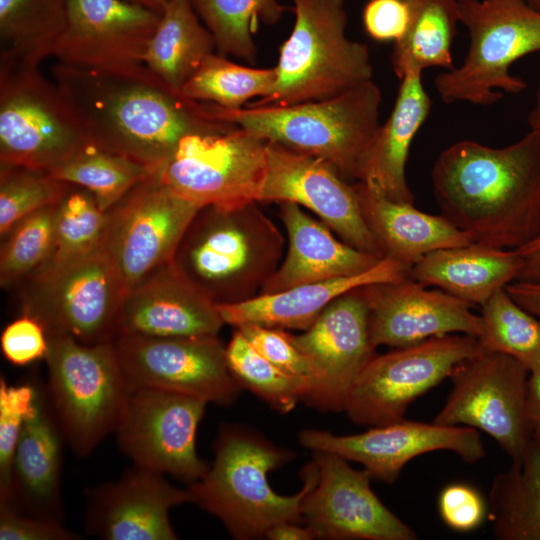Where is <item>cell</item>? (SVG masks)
I'll use <instances>...</instances> for the list:
<instances>
[{
    "label": "cell",
    "instance_id": "obj_1",
    "mask_svg": "<svg viewBox=\"0 0 540 540\" xmlns=\"http://www.w3.org/2000/svg\"><path fill=\"white\" fill-rule=\"evenodd\" d=\"M51 74L90 142L155 169L185 136L236 127L206 118L201 102L171 88L145 65L94 71L56 62Z\"/></svg>",
    "mask_w": 540,
    "mask_h": 540
},
{
    "label": "cell",
    "instance_id": "obj_2",
    "mask_svg": "<svg viewBox=\"0 0 540 540\" xmlns=\"http://www.w3.org/2000/svg\"><path fill=\"white\" fill-rule=\"evenodd\" d=\"M431 182L441 214L475 243L516 250L540 233V135L531 130L505 147L450 145Z\"/></svg>",
    "mask_w": 540,
    "mask_h": 540
},
{
    "label": "cell",
    "instance_id": "obj_3",
    "mask_svg": "<svg viewBox=\"0 0 540 540\" xmlns=\"http://www.w3.org/2000/svg\"><path fill=\"white\" fill-rule=\"evenodd\" d=\"M381 91L372 81L337 96L286 106L229 109L201 102L212 121L239 127L266 142L320 158L344 179L360 180L368 151L381 126Z\"/></svg>",
    "mask_w": 540,
    "mask_h": 540
},
{
    "label": "cell",
    "instance_id": "obj_4",
    "mask_svg": "<svg viewBox=\"0 0 540 540\" xmlns=\"http://www.w3.org/2000/svg\"><path fill=\"white\" fill-rule=\"evenodd\" d=\"M284 237L258 202L201 207L183 234L171 264L216 304L260 293L278 268Z\"/></svg>",
    "mask_w": 540,
    "mask_h": 540
},
{
    "label": "cell",
    "instance_id": "obj_5",
    "mask_svg": "<svg viewBox=\"0 0 540 540\" xmlns=\"http://www.w3.org/2000/svg\"><path fill=\"white\" fill-rule=\"evenodd\" d=\"M215 458L205 474L189 484L192 503L218 518L236 539L265 537L278 523H301V503L309 482L295 494L276 493L268 474L289 462L294 452L275 446L258 433L223 426L214 443Z\"/></svg>",
    "mask_w": 540,
    "mask_h": 540
},
{
    "label": "cell",
    "instance_id": "obj_6",
    "mask_svg": "<svg viewBox=\"0 0 540 540\" xmlns=\"http://www.w3.org/2000/svg\"><path fill=\"white\" fill-rule=\"evenodd\" d=\"M295 22L280 47L277 79L250 106L328 99L372 80L368 47L346 36L345 0H292Z\"/></svg>",
    "mask_w": 540,
    "mask_h": 540
},
{
    "label": "cell",
    "instance_id": "obj_7",
    "mask_svg": "<svg viewBox=\"0 0 540 540\" xmlns=\"http://www.w3.org/2000/svg\"><path fill=\"white\" fill-rule=\"evenodd\" d=\"M469 35L462 64L438 74L434 86L446 104L491 105L526 82L510 73L522 57L540 51V11L526 0H458Z\"/></svg>",
    "mask_w": 540,
    "mask_h": 540
},
{
    "label": "cell",
    "instance_id": "obj_8",
    "mask_svg": "<svg viewBox=\"0 0 540 540\" xmlns=\"http://www.w3.org/2000/svg\"><path fill=\"white\" fill-rule=\"evenodd\" d=\"M48 340L47 400L65 443L86 457L115 431L131 389L113 340L92 345L66 336Z\"/></svg>",
    "mask_w": 540,
    "mask_h": 540
},
{
    "label": "cell",
    "instance_id": "obj_9",
    "mask_svg": "<svg viewBox=\"0 0 540 540\" xmlns=\"http://www.w3.org/2000/svg\"><path fill=\"white\" fill-rule=\"evenodd\" d=\"M88 142L72 107L39 67L0 70V166L51 173Z\"/></svg>",
    "mask_w": 540,
    "mask_h": 540
},
{
    "label": "cell",
    "instance_id": "obj_10",
    "mask_svg": "<svg viewBox=\"0 0 540 540\" xmlns=\"http://www.w3.org/2000/svg\"><path fill=\"white\" fill-rule=\"evenodd\" d=\"M21 313L32 316L48 337H71L83 344L110 342L117 333L125 290L104 250L45 270L21 284Z\"/></svg>",
    "mask_w": 540,
    "mask_h": 540
},
{
    "label": "cell",
    "instance_id": "obj_11",
    "mask_svg": "<svg viewBox=\"0 0 540 540\" xmlns=\"http://www.w3.org/2000/svg\"><path fill=\"white\" fill-rule=\"evenodd\" d=\"M481 351L477 337L449 334L376 353L358 375L344 411L358 425L402 421L412 402Z\"/></svg>",
    "mask_w": 540,
    "mask_h": 540
},
{
    "label": "cell",
    "instance_id": "obj_12",
    "mask_svg": "<svg viewBox=\"0 0 540 540\" xmlns=\"http://www.w3.org/2000/svg\"><path fill=\"white\" fill-rule=\"evenodd\" d=\"M200 208L171 190L157 170L106 211L101 248L114 264L125 292L171 264Z\"/></svg>",
    "mask_w": 540,
    "mask_h": 540
},
{
    "label": "cell",
    "instance_id": "obj_13",
    "mask_svg": "<svg viewBox=\"0 0 540 540\" xmlns=\"http://www.w3.org/2000/svg\"><path fill=\"white\" fill-rule=\"evenodd\" d=\"M266 147V141L239 127L190 134L180 140L158 173L171 190L200 207L258 202Z\"/></svg>",
    "mask_w": 540,
    "mask_h": 540
},
{
    "label": "cell",
    "instance_id": "obj_14",
    "mask_svg": "<svg viewBox=\"0 0 540 540\" xmlns=\"http://www.w3.org/2000/svg\"><path fill=\"white\" fill-rule=\"evenodd\" d=\"M529 370L511 356L481 351L451 374L452 389L433 422L491 436L511 461L532 441L526 407Z\"/></svg>",
    "mask_w": 540,
    "mask_h": 540
},
{
    "label": "cell",
    "instance_id": "obj_15",
    "mask_svg": "<svg viewBox=\"0 0 540 540\" xmlns=\"http://www.w3.org/2000/svg\"><path fill=\"white\" fill-rule=\"evenodd\" d=\"M113 346L131 390H163L219 405H230L241 391L218 336L118 334Z\"/></svg>",
    "mask_w": 540,
    "mask_h": 540
},
{
    "label": "cell",
    "instance_id": "obj_16",
    "mask_svg": "<svg viewBox=\"0 0 540 540\" xmlns=\"http://www.w3.org/2000/svg\"><path fill=\"white\" fill-rule=\"evenodd\" d=\"M308 490L301 503V523L318 539L415 540L416 532L373 492L372 475L333 453L314 452L302 469Z\"/></svg>",
    "mask_w": 540,
    "mask_h": 540
},
{
    "label": "cell",
    "instance_id": "obj_17",
    "mask_svg": "<svg viewBox=\"0 0 540 540\" xmlns=\"http://www.w3.org/2000/svg\"><path fill=\"white\" fill-rule=\"evenodd\" d=\"M206 405L183 394L131 390L114 431L118 446L135 466L191 484L209 468L196 450Z\"/></svg>",
    "mask_w": 540,
    "mask_h": 540
},
{
    "label": "cell",
    "instance_id": "obj_18",
    "mask_svg": "<svg viewBox=\"0 0 540 540\" xmlns=\"http://www.w3.org/2000/svg\"><path fill=\"white\" fill-rule=\"evenodd\" d=\"M299 442L314 452L358 462L373 478L386 483H394L409 461L429 452L450 451L468 464L486 454L480 432L474 428L406 419L353 435L307 429L299 433Z\"/></svg>",
    "mask_w": 540,
    "mask_h": 540
},
{
    "label": "cell",
    "instance_id": "obj_19",
    "mask_svg": "<svg viewBox=\"0 0 540 540\" xmlns=\"http://www.w3.org/2000/svg\"><path fill=\"white\" fill-rule=\"evenodd\" d=\"M161 14L127 0H69L51 57L94 71L144 65Z\"/></svg>",
    "mask_w": 540,
    "mask_h": 540
},
{
    "label": "cell",
    "instance_id": "obj_20",
    "mask_svg": "<svg viewBox=\"0 0 540 540\" xmlns=\"http://www.w3.org/2000/svg\"><path fill=\"white\" fill-rule=\"evenodd\" d=\"M291 337L315 371V384L303 402L322 411H344L358 375L376 354L363 287L336 298L307 330Z\"/></svg>",
    "mask_w": 540,
    "mask_h": 540
},
{
    "label": "cell",
    "instance_id": "obj_21",
    "mask_svg": "<svg viewBox=\"0 0 540 540\" xmlns=\"http://www.w3.org/2000/svg\"><path fill=\"white\" fill-rule=\"evenodd\" d=\"M267 164L259 203L290 202L316 214L339 238L381 257L362 216L355 184L324 160L267 142Z\"/></svg>",
    "mask_w": 540,
    "mask_h": 540
},
{
    "label": "cell",
    "instance_id": "obj_22",
    "mask_svg": "<svg viewBox=\"0 0 540 540\" xmlns=\"http://www.w3.org/2000/svg\"><path fill=\"white\" fill-rule=\"evenodd\" d=\"M369 306L372 345H413L449 334L479 337L481 316L469 303L406 277L363 287Z\"/></svg>",
    "mask_w": 540,
    "mask_h": 540
},
{
    "label": "cell",
    "instance_id": "obj_23",
    "mask_svg": "<svg viewBox=\"0 0 540 540\" xmlns=\"http://www.w3.org/2000/svg\"><path fill=\"white\" fill-rule=\"evenodd\" d=\"M183 503H192L188 489L134 465L119 479L88 490L85 529L105 540H175L169 511Z\"/></svg>",
    "mask_w": 540,
    "mask_h": 540
},
{
    "label": "cell",
    "instance_id": "obj_24",
    "mask_svg": "<svg viewBox=\"0 0 540 540\" xmlns=\"http://www.w3.org/2000/svg\"><path fill=\"white\" fill-rule=\"evenodd\" d=\"M224 325L216 303L169 264L125 292L116 335L218 336Z\"/></svg>",
    "mask_w": 540,
    "mask_h": 540
},
{
    "label": "cell",
    "instance_id": "obj_25",
    "mask_svg": "<svg viewBox=\"0 0 540 540\" xmlns=\"http://www.w3.org/2000/svg\"><path fill=\"white\" fill-rule=\"evenodd\" d=\"M65 440L45 388L37 392L15 449L9 494L0 506L37 518L62 522V452Z\"/></svg>",
    "mask_w": 540,
    "mask_h": 540
},
{
    "label": "cell",
    "instance_id": "obj_26",
    "mask_svg": "<svg viewBox=\"0 0 540 540\" xmlns=\"http://www.w3.org/2000/svg\"><path fill=\"white\" fill-rule=\"evenodd\" d=\"M279 205L288 248L286 256L259 294L359 274L382 259L337 239L327 225L308 215L301 206L290 202Z\"/></svg>",
    "mask_w": 540,
    "mask_h": 540
},
{
    "label": "cell",
    "instance_id": "obj_27",
    "mask_svg": "<svg viewBox=\"0 0 540 540\" xmlns=\"http://www.w3.org/2000/svg\"><path fill=\"white\" fill-rule=\"evenodd\" d=\"M408 267L382 258L371 269L346 277L298 285L280 292L258 294L237 303L216 304L225 324H255L283 330H307L339 296L371 284L408 277Z\"/></svg>",
    "mask_w": 540,
    "mask_h": 540
},
{
    "label": "cell",
    "instance_id": "obj_28",
    "mask_svg": "<svg viewBox=\"0 0 540 540\" xmlns=\"http://www.w3.org/2000/svg\"><path fill=\"white\" fill-rule=\"evenodd\" d=\"M355 185L363 219L382 258L410 268L433 251L473 242L442 214L432 215L413 203L388 199L362 181Z\"/></svg>",
    "mask_w": 540,
    "mask_h": 540
},
{
    "label": "cell",
    "instance_id": "obj_29",
    "mask_svg": "<svg viewBox=\"0 0 540 540\" xmlns=\"http://www.w3.org/2000/svg\"><path fill=\"white\" fill-rule=\"evenodd\" d=\"M522 269L517 250L472 242L423 256L408 269V277L472 306H482L497 291L518 280Z\"/></svg>",
    "mask_w": 540,
    "mask_h": 540
},
{
    "label": "cell",
    "instance_id": "obj_30",
    "mask_svg": "<svg viewBox=\"0 0 540 540\" xmlns=\"http://www.w3.org/2000/svg\"><path fill=\"white\" fill-rule=\"evenodd\" d=\"M399 80L393 109L368 151L359 181L388 199L414 204L406 164L411 144L431 112L432 100L422 83V73L409 72Z\"/></svg>",
    "mask_w": 540,
    "mask_h": 540
},
{
    "label": "cell",
    "instance_id": "obj_31",
    "mask_svg": "<svg viewBox=\"0 0 540 540\" xmlns=\"http://www.w3.org/2000/svg\"><path fill=\"white\" fill-rule=\"evenodd\" d=\"M214 49V38L192 0H168L149 41L144 65L180 91Z\"/></svg>",
    "mask_w": 540,
    "mask_h": 540
},
{
    "label": "cell",
    "instance_id": "obj_32",
    "mask_svg": "<svg viewBox=\"0 0 540 540\" xmlns=\"http://www.w3.org/2000/svg\"><path fill=\"white\" fill-rule=\"evenodd\" d=\"M69 0H0V70L39 67L51 57Z\"/></svg>",
    "mask_w": 540,
    "mask_h": 540
},
{
    "label": "cell",
    "instance_id": "obj_33",
    "mask_svg": "<svg viewBox=\"0 0 540 540\" xmlns=\"http://www.w3.org/2000/svg\"><path fill=\"white\" fill-rule=\"evenodd\" d=\"M488 516L495 538L540 540V444L498 474L491 485Z\"/></svg>",
    "mask_w": 540,
    "mask_h": 540
},
{
    "label": "cell",
    "instance_id": "obj_34",
    "mask_svg": "<svg viewBox=\"0 0 540 540\" xmlns=\"http://www.w3.org/2000/svg\"><path fill=\"white\" fill-rule=\"evenodd\" d=\"M409 23L404 36L394 43L391 64L401 79L409 72L431 67L454 68L451 46L459 21L458 0H405Z\"/></svg>",
    "mask_w": 540,
    "mask_h": 540
},
{
    "label": "cell",
    "instance_id": "obj_35",
    "mask_svg": "<svg viewBox=\"0 0 540 540\" xmlns=\"http://www.w3.org/2000/svg\"><path fill=\"white\" fill-rule=\"evenodd\" d=\"M157 170L89 141L50 174L89 191L106 212Z\"/></svg>",
    "mask_w": 540,
    "mask_h": 540
},
{
    "label": "cell",
    "instance_id": "obj_36",
    "mask_svg": "<svg viewBox=\"0 0 540 540\" xmlns=\"http://www.w3.org/2000/svg\"><path fill=\"white\" fill-rule=\"evenodd\" d=\"M211 32L218 54L255 63L258 24L277 23L288 8L278 0H192Z\"/></svg>",
    "mask_w": 540,
    "mask_h": 540
},
{
    "label": "cell",
    "instance_id": "obj_37",
    "mask_svg": "<svg viewBox=\"0 0 540 540\" xmlns=\"http://www.w3.org/2000/svg\"><path fill=\"white\" fill-rule=\"evenodd\" d=\"M276 79V67H247L228 60L226 56L212 53L180 92L193 101L238 109L252 98L267 96Z\"/></svg>",
    "mask_w": 540,
    "mask_h": 540
},
{
    "label": "cell",
    "instance_id": "obj_38",
    "mask_svg": "<svg viewBox=\"0 0 540 540\" xmlns=\"http://www.w3.org/2000/svg\"><path fill=\"white\" fill-rule=\"evenodd\" d=\"M483 351L513 357L528 370L540 361V318L520 306L506 288L481 306Z\"/></svg>",
    "mask_w": 540,
    "mask_h": 540
},
{
    "label": "cell",
    "instance_id": "obj_39",
    "mask_svg": "<svg viewBox=\"0 0 540 540\" xmlns=\"http://www.w3.org/2000/svg\"><path fill=\"white\" fill-rule=\"evenodd\" d=\"M105 222L106 212L94 196L71 184L57 204L52 253L39 272L63 266L100 248Z\"/></svg>",
    "mask_w": 540,
    "mask_h": 540
},
{
    "label": "cell",
    "instance_id": "obj_40",
    "mask_svg": "<svg viewBox=\"0 0 540 540\" xmlns=\"http://www.w3.org/2000/svg\"><path fill=\"white\" fill-rule=\"evenodd\" d=\"M225 352L229 371L241 389L249 390L282 414L302 401V386L259 353L238 329H234Z\"/></svg>",
    "mask_w": 540,
    "mask_h": 540
},
{
    "label": "cell",
    "instance_id": "obj_41",
    "mask_svg": "<svg viewBox=\"0 0 540 540\" xmlns=\"http://www.w3.org/2000/svg\"><path fill=\"white\" fill-rule=\"evenodd\" d=\"M57 204L44 207L21 219L1 238L2 288L21 285L48 262L54 243Z\"/></svg>",
    "mask_w": 540,
    "mask_h": 540
},
{
    "label": "cell",
    "instance_id": "obj_42",
    "mask_svg": "<svg viewBox=\"0 0 540 540\" xmlns=\"http://www.w3.org/2000/svg\"><path fill=\"white\" fill-rule=\"evenodd\" d=\"M71 184L50 173L21 166H0V235L26 216L57 204Z\"/></svg>",
    "mask_w": 540,
    "mask_h": 540
},
{
    "label": "cell",
    "instance_id": "obj_43",
    "mask_svg": "<svg viewBox=\"0 0 540 540\" xmlns=\"http://www.w3.org/2000/svg\"><path fill=\"white\" fill-rule=\"evenodd\" d=\"M36 381L10 385L0 377V503L6 501L15 449L37 392Z\"/></svg>",
    "mask_w": 540,
    "mask_h": 540
},
{
    "label": "cell",
    "instance_id": "obj_44",
    "mask_svg": "<svg viewBox=\"0 0 540 540\" xmlns=\"http://www.w3.org/2000/svg\"><path fill=\"white\" fill-rule=\"evenodd\" d=\"M235 328L259 353L302 386L303 402L315 384V371L307 357L294 344L291 333L255 324H244Z\"/></svg>",
    "mask_w": 540,
    "mask_h": 540
},
{
    "label": "cell",
    "instance_id": "obj_45",
    "mask_svg": "<svg viewBox=\"0 0 540 540\" xmlns=\"http://www.w3.org/2000/svg\"><path fill=\"white\" fill-rule=\"evenodd\" d=\"M48 346V335L43 325L22 313L6 325L0 337L3 356L15 366H26L45 359Z\"/></svg>",
    "mask_w": 540,
    "mask_h": 540
},
{
    "label": "cell",
    "instance_id": "obj_46",
    "mask_svg": "<svg viewBox=\"0 0 540 540\" xmlns=\"http://www.w3.org/2000/svg\"><path fill=\"white\" fill-rule=\"evenodd\" d=\"M438 511L450 529L469 532L483 523L488 514V506L483 495L473 486L453 483L441 490Z\"/></svg>",
    "mask_w": 540,
    "mask_h": 540
},
{
    "label": "cell",
    "instance_id": "obj_47",
    "mask_svg": "<svg viewBox=\"0 0 540 540\" xmlns=\"http://www.w3.org/2000/svg\"><path fill=\"white\" fill-rule=\"evenodd\" d=\"M366 33L379 42L399 41L409 23V8L405 0H369L362 12Z\"/></svg>",
    "mask_w": 540,
    "mask_h": 540
},
{
    "label": "cell",
    "instance_id": "obj_48",
    "mask_svg": "<svg viewBox=\"0 0 540 540\" xmlns=\"http://www.w3.org/2000/svg\"><path fill=\"white\" fill-rule=\"evenodd\" d=\"M62 522L19 513L0 506V540H77Z\"/></svg>",
    "mask_w": 540,
    "mask_h": 540
},
{
    "label": "cell",
    "instance_id": "obj_49",
    "mask_svg": "<svg viewBox=\"0 0 540 540\" xmlns=\"http://www.w3.org/2000/svg\"><path fill=\"white\" fill-rule=\"evenodd\" d=\"M526 407L532 440L540 444V361L529 369Z\"/></svg>",
    "mask_w": 540,
    "mask_h": 540
},
{
    "label": "cell",
    "instance_id": "obj_50",
    "mask_svg": "<svg viewBox=\"0 0 540 540\" xmlns=\"http://www.w3.org/2000/svg\"><path fill=\"white\" fill-rule=\"evenodd\" d=\"M506 290L520 306L540 318V279L516 280Z\"/></svg>",
    "mask_w": 540,
    "mask_h": 540
},
{
    "label": "cell",
    "instance_id": "obj_51",
    "mask_svg": "<svg viewBox=\"0 0 540 540\" xmlns=\"http://www.w3.org/2000/svg\"><path fill=\"white\" fill-rule=\"evenodd\" d=\"M516 250L523 260V269L518 280L540 279V233Z\"/></svg>",
    "mask_w": 540,
    "mask_h": 540
},
{
    "label": "cell",
    "instance_id": "obj_52",
    "mask_svg": "<svg viewBox=\"0 0 540 540\" xmlns=\"http://www.w3.org/2000/svg\"><path fill=\"white\" fill-rule=\"evenodd\" d=\"M265 537L271 540H312L313 532L300 522L285 521L270 528Z\"/></svg>",
    "mask_w": 540,
    "mask_h": 540
},
{
    "label": "cell",
    "instance_id": "obj_53",
    "mask_svg": "<svg viewBox=\"0 0 540 540\" xmlns=\"http://www.w3.org/2000/svg\"><path fill=\"white\" fill-rule=\"evenodd\" d=\"M527 123L529 130L540 135V83L535 93L534 104L527 117Z\"/></svg>",
    "mask_w": 540,
    "mask_h": 540
},
{
    "label": "cell",
    "instance_id": "obj_54",
    "mask_svg": "<svg viewBox=\"0 0 540 540\" xmlns=\"http://www.w3.org/2000/svg\"><path fill=\"white\" fill-rule=\"evenodd\" d=\"M127 1L149 8L159 14L162 13L164 7L166 6L168 2V0H127Z\"/></svg>",
    "mask_w": 540,
    "mask_h": 540
},
{
    "label": "cell",
    "instance_id": "obj_55",
    "mask_svg": "<svg viewBox=\"0 0 540 540\" xmlns=\"http://www.w3.org/2000/svg\"><path fill=\"white\" fill-rule=\"evenodd\" d=\"M536 10L540 11V0H526Z\"/></svg>",
    "mask_w": 540,
    "mask_h": 540
}]
</instances>
